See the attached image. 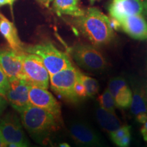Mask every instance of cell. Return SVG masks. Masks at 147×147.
<instances>
[{
	"instance_id": "ba28073f",
	"label": "cell",
	"mask_w": 147,
	"mask_h": 147,
	"mask_svg": "<svg viewBox=\"0 0 147 147\" xmlns=\"http://www.w3.org/2000/svg\"><path fill=\"white\" fill-rule=\"evenodd\" d=\"M31 84L25 79H16L10 81V87L5 97L11 106L21 113L32 104L29 102V92Z\"/></svg>"
},
{
	"instance_id": "ac0fdd59",
	"label": "cell",
	"mask_w": 147,
	"mask_h": 147,
	"mask_svg": "<svg viewBox=\"0 0 147 147\" xmlns=\"http://www.w3.org/2000/svg\"><path fill=\"white\" fill-rule=\"evenodd\" d=\"M115 105L119 108L129 107L132 100V92L127 86L123 88L115 97Z\"/></svg>"
},
{
	"instance_id": "9c48e42d",
	"label": "cell",
	"mask_w": 147,
	"mask_h": 147,
	"mask_svg": "<svg viewBox=\"0 0 147 147\" xmlns=\"http://www.w3.org/2000/svg\"><path fill=\"white\" fill-rule=\"evenodd\" d=\"M0 130L5 144L18 143L27 145L21 122L14 114L9 113L1 119Z\"/></svg>"
},
{
	"instance_id": "5b68a950",
	"label": "cell",
	"mask_w": 147,
	"mask_h": 147,
	"mask_svg": "<svg viewBox=\"0 0 147 147\" xmlns=\"http://www.w3.org/2000/svg\"><path fill=\"white\" fill-rule=\"evenodd\" d=\"M79 71L72 65L51 75V87L61 97L71 102L78 101L74 93V85Z\"/></svg>"
},
{
	"instance_id": "5bb4252c",
	"label": "cell",
	"mask_w": 147,
	"mask_h": 147,
	"mask_svg": "<svg viewBox=\"0 0 147 147\" xmlns=\"http://www.w3.org/2000/svg\"><path fill=\"white\" fill-rule=\"evenodd\" d=\"M0 33L8 43L10 49L16 51H24L15 25L4 16L0 18Z\"/></svg>"
},
{
	"instance_id": "cb8c5ba5",
	"label": "cell",
	"mask_w": 147,
	"mask_h": 147,
	"mask_svg": "<svg viewBox=\"0 0 147 147\" xmlns=\"http://www.w3.org/2000/svg\"><path fill=\"white\" fill-rule=\"evenodd\" d=\"M74 93L78 100H80V99L84 98V97H87V91H86L83 84H82L81 81L79 80L78 78H77L76 82L74 85Z\"/></svg>"
},
{
	"instance_id": "83f0119b",
	"label": "cell",
	"mask_w": 147,
	"mask_h": 147,
	"mask_svg": "<svg viewBox=\"0 0 147 147\" xmlns=\"http://www.w3.org/2000/svg\"><path fill=\"white\" fill-rule=\"evenodd\" d=\"M5 147H28L27 145H23L18 143H8L5 144Z\"/></svg>"
},
{
	"instance_id": "836d02e7",
	"label": "cell",
	"mask_w": 147,
	"mask_h": 147,
	"mask_svg": "<svg viewBox=\"0 0 147 147\" xmlns=\"http://www.w3.org/2000/svg\"><path fill=\"white\" fill-rule=\"evenodd\" d=\"M9 1H10V5L11 7H12V5H13V3L15 0H9Z\"/></svg>"
},
{
	"instance_id": "9a60e30c",
	"label": "cell",
	"mask_w": 147,
	"mask_h": 147,
	"mask_svg": "<svg viewBox=\"0 0 147 147\" xmlns=\"http://www.w3.org/2000/svg\"><path fill=\"white\" fill-rule=\"evenodd\" d=\"M131 109L138 122L144 123L147 121V97L144 93L139 89L134 91L132 95Z\"/></svg>"
},
{
	"instance_id": "d590c367",
	"label": "cell",
	"mask_w": 147,
	"mask_h": 147,
	"mask_svg": "<svg viewBox=\"0 0 147 147\" xmlns=\"http://www.w3.org/2000/svg\"><path fill=\"white\" fill-rule=\"evenodd\" d=\"M95 1H97V0H90V1H91V3H93Z\"/></svg>"
},
{
	"instance_id": "f546056e",
	"label": "cell",
	"mask_w": 147,
	"mask_h": 147,
	"mask_svg": "<svg viewBox=\"0 0 147 147\" xmlns=\"http://www.w3.org/2000/svg\"><path fill=\"white\" fill-rule=\"evenodd\" d=\"M5 144L4 140H3L2 135H1V130H0V147H5Z\"/></svg>"
},
{
	"instance_id": "52a82bcc",
	"label": "cell",
	"mask_w": 147,
	"mask_h": 147,
	"mask_svg": "<svg viewBox=\"0 0 147 147\" xmlns=\"http://www.w3.org/2000/svg\"><path fill=\"white\" fill-rule=\"evenodd\" d=\"M25 51H16L12 49H0V65L9 81L25 79L23 70V59Z\"/></svg>"
},
{
	"instance_id": "30bf717a",
	"label": "cell",
	"mask_w": 147,
	"mask_h": 147,
	"mask_svg": "<svg viewBox=\"0 0 147 147\" xmlns=\"http://www.w3.org/2000/svg\"><path fill=\"white\" fill-rule=\"evenodd\" d=\"M29 102L33 106L47 110L61 119V107L54 96L47 89L31 86L29 92Z\"/></svg>"
},
{
	"instance_id": "8d00e7d4",
	"label": "cell",
	"mask_w": 147,
	"mask_h": 147,
	"mask_svg": "<svg viewBox=\"0 0 147 147\" xmlns=\"http://www.w3.org/2000/svg\"><path fill=\"white\" fill-rule=\"evenodd\" d=\"M2 17H3V16L1 13H0V18H2Z\"/></svg>"
},
{
	"instance_id": "ffe728a7",
	"label": "cell",
	"mask_w": 147,
	"mask_h": 147,
	"mask_svg": "<svg viewBox=\"0 0 147 147\" xmlns=\"http://www.w3.org/2000/svg\"><path fill=\"white\" fill-rule=\"evenodd\" d=\"M98 101L100 102L101 107L104 108L108 112L112 113H115V99L111 95L108 89H106L98 97Z\"/></svg>"
},
{
	"instance_id": "44dd1931",
	"label": "cell",
	"mask_w": 147,
	"mask_h": 147,
	"mask_svg": "<svg viewBox=\"0 0 147 147\" xmlns=\"http://www.w3.org/2000/svg\"><path fill=\"white\" fill-rule=\"evenodd\" d=\"M126 86L127 85L125 79L119 77V78H115L110 80L109 84H108V89L115 98V97L118 94L119 92Z\"/></svg>"
},
{
	"instance_id": "3957f363",
	"label": "cell",
	"mask_w": 147,
	"mask_h": 147,
	"mask_svg": "<svg viewBox=\"0 0 147 147\" xmlns=\"http://www.w3.org/2000/svg\"><path fill=\"white\" fill-rule=\"evenodd\" d=\"M24 51L39 57L50 76L71 66L67 55L50 42L28 47Z\"/></svg>"
},
{
	"instance_id": "6da1fadb",
	"label": "cell",
	"mask_w": 147,
	"mask_h": 147,
	"mask_svg": "<svg viewBox=\"0 0 147 147\" xmlns=\"http://www.w3.org/2000/svg\"><path fill=\"white\" fill-rule=\"evenodd\" d=\"M74 23L93 45H108L114 39L115 34L110 18L96 8L87 9L83 15L76 17Z\"/></svg>"
},
{
	"instance_id": "277c9868",
	"label": "cell",
	"mask_w": 147,
	"mask_h": 147,
	"mask_svg": "<svg viewBox=\"0 0 147 147\" xmlns=\"http://www.w3.org/2000/svg\"><path fill=\"white\" fill-rule=\"evenodd\" d=\"M23 70L25 80L31 85L45 89L49 88L50 75L39 57L25 51Z\"/></svg>"
},
{
	"instance_id": "7c38bea8",
	"label": "cell",
	"mask_w": 147,
	"mask_h": 147,
	"mask_svg": "<svg viewBox=\"0 0 147 147\" xmlns=\"http://www.w3.org/2000/svg\"><path fill=\"white\" fill-rule=\"evenodd\" d=\"M142 11V0H113L108 6L110 17L118 21L126 16L141 14Z\"/></svg>"
},
{
	"instance_id": "d6a6232c",
	"label": "cell",
	"mask_w": 147,
	"mask_h": 147,
	"mask_svg": "<svg viewBox=\"0 0 147 147\" xmlns=\"http://www.w3.org/2000/svg\"><path fill=\"white\" fill-rule=\"evenodd\" d=\"M53 0H45V5H47V6H48L49 4V3L51 2V1H52Z\"/></svg>"
},
{
	"instance_id": "603a6c76",
	"label": "cell",
	"mask_w": 147,
	"mask_h": 147,
	"mask_svg": "<svg viewBox=\"0 0 147 147\" xmlns=\"http://www.w3.org/2000/svg\"><path fill=\"white\" fill-rule=\"evenodd\" d=\"M130 129H131V127L128 125H123L122 127H120L117 130H115V131L110 133L111 140L114 142L116 143L121 138H123L125 135H126L127 134L130 133Z\"/></svg>"
},
{
	"instance_id": "d6986e66",
	"label": "cell",
	"mask_w": 147,
	"mask_h": 147,
	"mask_svg": "<svg viewBox=\"0 0 147 147\" xmlns=\"http://www.w3.org/2000/svg\"><path fill=\"white\" fill-rule=\"evenodd\" d=\"M78 78L83 84L84 87L85 88L86 91H87V97H93L98 93V82L95 79L82 74L80 71L78 73Z\"/></svg>"
},
{
	"instance_id": "7a4b0ae2",
	"label": "cell",
	"mask_w": 147,
	"mask_h": 147,
	"mask_svg": "<svg viewBox=\"0 0 147 147\" xmlns=\"http://www.w3.org/2000/svg\"><path fill=\"white\" fill-rule=\"evenodd\" d=\"M20 114L23 126L36 136H45L56 131L60 121L47 110L33 105L28 106Z\"/></svg>"
},
{
	"instance_id": "d4e9b609",
	"label": "cell",
	"mask_w": 147,
	"mask_h": 147,
	"mask_svg": "<svg viewBox=\"0 0 147 147\" xmlns=\"http://www.w3.org/2000/svg\"><path fill=\"white\" fill-rule=\"evenodd\" d=\"M131 142V134H127L123 137L121 138L119 140L115 143L119 147H129Z\"/></svg>"
},
{
	"instance_id": "7402d4cb",
	"label": "cell",
	"mask_w": 147,
	"mask_h": 147,
	"mask_svg": "<svg viewBox=\"0 0 147 147\" xmlns=\"http://www.w3.org/2000/svg\"><path fill=\"white\" fill-rule=\"evenodd\" d=\"M10 87V81L0 65V95L5 97Z\"/></svg>"
},
{
	"instance_id": "f1b7e54d",
	"label": "cell",
	"mask_w": 147,
	"mask_h": 147,
	"mask_svg": "<svg viewBox=\"0 0 147 147\" xmlns=\"http://www.w3.org/2000/svg\"><path fill=\"white\" fill-rule=\"evenodd\" d=\"M143 11H144V13L147 16V0H143Z\"/></svg>"
},
{
	"instance_id": "4dcf8cb0",
	"label": "cell",
	"mask_w": 147,
	"mask_h": 147,
	"mask_svg": "<svg viewBox=\"0 0 147 147\" xmlns=\"http://www.w3.org/2000/svg\"><path fill=\"white\" fill-rule=\"evenodd\" d=\"M5 4L10 5V1L9 0H0V6H2Z\"/></svg>"
},
{
	"instance_id": "8992f818",
	"label": "cell",
	"mask_w": 147,
	"mask_h": 147,
	"mask_svg": "<svg viewBox=\"0 0 147 147\" xmlns=\"http://www.w3.org/2000/svg\"><path fill=\"white\" fill-rule=\"evenodd\" d=\"M71 53L76 63L88 70L98 71L106 67L105 59L93 46L77 45L71 49Z\"/></svg>"
},
{
	"instance_id": "4fadbf2b",
	"label": "cell",
	"mask_w": 147,
	"mask_h": 147,
	"mask_svg": "<svg viewBox=\"0 0 147 147\" xmlns=\"http://www.w3.org/2000/svg\"><path fill=\"white\" fill-rule=\"evenodd\" d=\"M120 28L135 40H147V22L141 14L126 16L118 21Z\"/></svg>"
},
{
	"instance_id": "e0dca14e",
	"label": "cell",
	"mask_w": 147,
	"mask_h": 147,
	"mask_svg": "<svg viewBox=\"0 0 147 147\" xmlns=\"http://www.w3.org/2000/svg\"><path fill=\"white\" fill-rule=\"evenodd\" d=\"M78 1V0H55L53 8L59 15L67 14L78 17L83 15L85 10L79 8Z\"/></svg>"
},
{
	"instance_id": "1f68e13d",
	"label": "cell",
	"mask_w": 147,
	"mask_h": 147,
	"mask_svg": "<svg viewBox=\"0 0 147 147\" xmlns=\"http://www.w3.org/2000/svg\"><path fill=\"white\" fill-rule=\"evenodd\" d=\"M58 147H71V146H69L68 144H67V143H61V144L59 145Z\"/></svg>"
},
{
	"instance_id": "4316f807",
	"label": "cell",
	"mask_w": 147,
	"mask_h": 147,
	"mask_svg": "<svg viewBox=\"0 0 147 147\" xmlns=\"http://www.w3.org/2000/svg\"><path fill=\"white\" fill-rule=\"evenodd\" d=\"M7 102L5 100V99L2 97L1 95H0V115L3 113V110L6 108Z\"/></svg>"
},
{
	"instance_id": "e575fe53",
	"label": "cell",
	"mask_w": 147,
	"mask_h": 147,
	"mask_svg": "<svg viewBox=\"0 0 147 147\" xmlns=\"http://www.w3.org/2000/svg\"><path fill=\"white\" fill-rule=\"evenodd\" d=\"M39 1H41L42 3H43L45 5V0H39Z\"/></svg>"
},
{
	"instance_id": "2e32d148",
	"label": "cell",
	"mask_w": 147,
	"mask_h": 147,
	"mask_svg": "<svg viewBox=\"0 0 147 147\" xmlns=\"http://www.w3.org/2000/svg\"><path fill=\"white\" fill-rule=\"evenodd\" d=\"M96 117L102 128L108 133H112L119 129L121 125V121L115 115L102 107L96 110Z\"/></svg>"
},
{
	"instance_id": "484cf974",
	"label": "cell",
	"mask_w": 147,
	"mask_h": 147,
	"mask_svg": "<svg viewBox=\"0 0 147 147\" xmlns=\"http://www.w3.org/2000/svg\"><path fill=\"white\" fill-rule=\"evenodd\" d=\"M140 132L142 134L143 138L147 142V121L143 123V125L140 129Z\"/></svg>"
},
{
	"instance_id": "8fae6325",
	"label": "cell",
	"mask_w": 147,
	"mask_h": 147,
	"mask_svg": "<svg viewBox=\"0 0 147 147\" xmlns=\"http://www.w3.org/2000/svg\"><path fill=\"white\" fill-rule=\"evenodd\" d=\"M70 134L73 140L78 147H102L99 135L84 123L76 122L71 125Z\"/></svg>"
}]
</instances>
